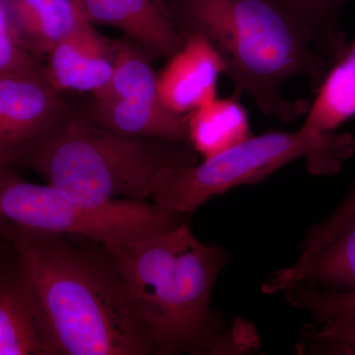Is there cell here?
Returning <instances> with one entry per match:
<instances>
[{"label":"cell","mask_w":355,"mask_h":355,"mask_svg":"<svg viewBox=\"0 0 355 355\" xmlns=\"http://www.w3.org/2000/svg\"><path fill=\"white\" fill-rule=\"evenodd\" d=\"M64 110L60 93L46 77L0 76V159L15 164Z\"/></svg>","instance_id":"ba28073f"},{"label":"cell","mask_w":355,"mask_h":355,"mask_svg":"<svg viewBox=\"0 0 355 355\" xmlns=\"http://www.w3.org/2000/svg\"><path fill=\"white\" fill-rule=\"evenodd\" d=\"M128 289L153 354H236L259 338L251 324L226 328L210 309L219 273L228 261L221 247L200 242L188 222L148 239L103 245Z\"/></svg>","instance_id":"7a4b0ae2"},{"label":"cell","mask_w":355,"mask_h":355,"mask_svg":"<svg viewBox=\"0 0 355 355\" xmlns=\"http://www.w3.org/2000/svg\"><path fill=\"white\" fill-rule=\"evenodd\" d=\"M116 44L85 23L46 55V80L60 93L101 90L113 76Z\"/></svg>","instance_id":"7c38bea8"},{"label":"cell","mask_w":355,"mask_h":355,"mask_svg":"<svg viewBox=\"0 0 355 355\" xmlns=\"http://www.w3.org/2000/svg\"><path fill=\"white\" fill-rule=\"evenodd\" d=\"M0 355H53L31 284L1 235Z\"/></svg>","instance_id":"9c48e42d"},{"label":"cell","mask_w":355,"mask_h":355,"mask_svg":"<svg viewBox=\"0 0 355 355\" xmlns=\"http://www.w3.org/2000/svg\"><path fill=\"white\" fill-rule=\"evenodd\" d=\"M183 36L198 33L225 64L236 92L251 98L263 114L292 121L310 103L286 99L282 87L309 79L313 92L331 69L308 35L270 0H163Z\"/></svg>","instance_id":"3957f363"},{"label":"cell","mask_w":355,"mask_h":355,"mask_svg":"<svg viewBox=\"0 0 355 355\" xmlns=\"http://www.w3.org/2000/svg\"><path fill=\"white\" fill-rule=\"evenodd\" d=\"M354 218L355 187L326 220L311 227L302 243L303 252L295 263L296 266L303 265L328 246Z\"/></svg>","instance_id":"ffe728a7"},{"label":"cell","mask_w":355,"mask_h":355,"mask_svg":"<svg viewBox=\"0 0 355 355\" xmlns=\"http://www.w3.org/2000/svg\"><path fill=\"white\" fill-rule=\"evenodd\" d=\"M29 74L46 77L44 65L21 46L7 15L3 0H0V76Z\"/></svg>","instance_id":"d6986e66"},{"label":"cell","mask_w":355,"mask_h":355,"mask_svg":"<svg viewBox=\"0 0 355 355\" xmlns=\"http://www.w3.org/2000/svg\"><path fill=\"white\" fill-rule=\"evenodd\" d=\"M184 216L147 200L87 207L51 184L24 181L11 168L0 180V219L35 232L77 236L102 245L139 241L177 227Z\"/></svg>","instance_id":"8992f818"},{"label":"cell","mask_w":355,"mask_h":355,"mask_svg":"<svg viewBox=\"0 0 355 355\" xmlns=\"http://www.w3.org/2000/svg\"><path fill=\"white\" fill-rule=\"evenodd\" d=\"M239 95L217 97L186 114L189 142L198 155L212 157L253 137Z\"/></svg>","instance_id":"9a60e30c"},{"label":"cell","mask_w":355,"mask_h":355,"mask_svg":"<svg viewBox=\"0 0 355 355\" xmlns=\"http://www.w3.org/2000/svg\"><path fill=\"white\" fill-rule=\"evenodd\" d=\"M354 151L355 139L349 132L319 137L301 128L294 132L253 135L202 163L161 172L150 198L163 209L187 216L209 198L235 187L258 183L297 159H305L312 174L331 176Z\"/></svg>","instance_id":"5b68a950"},{"label":"cell","mask_w":355,"mask_h":355,"mask_svg":"<svg viewBox=\"0 0 355 355\" xmlns=\"http://www.w3.org/2000/svg\"><path fill=\"white\" fill-rule=\"evenodd\" d=\"M222 74L225 64L220 55L205 37L191 33L157 73L159 94L170 111L186 116L217 98Z\"/></svg>","instance_id":"30bf717a"},{"label":"cell","mask_w":355,"mask_h":355,"mask_svg":"<svg viewBox=\"0 0 355 355\" xmlns=\"http://www.w3.org/2000/svg\"><path fill=\"white\" fill-rule=\"evenodd\" d=\"M10 168V166L7 165L6 163L2 160V159H0V180L2 179V177L4 176V174H6V173L8 171Z\"/></svg>","instance_id":"7402d4cb"},{"label":"cell","mask_w":355,"mask_h":355,"mask_svg":"<svg viewBox=\"0 0 355 355\" xmlns=\"http://www.w3.org/2000/svg\"><path fill=\"white\" fill-rule=\"evenodd\" d=\"M93 25L121 30L151 58H170L184 37L173 22L163 0H79Z\"/></svg>","instance_id":"8fae6325"},{"label":"cell","mask_w":355,"mask_h":355,"mask_svg":"<svg viewBox=\"0 0 355 355\" xmlns=\"http://www.w3.org/2000/svg\"><path fill=\"white\" fill-rule=\"evenodd\" d=\"M303 130L319 137L340 135L338 128L355 116V41L326 74L315 91Z\"/></svg>","instance_id":"2e32d148"},{"label":"cell","mask_w":355,"mask_h":355,"mask_svg":"<svg viewBox=\"0 0 355 355\" xmlns=\"http://www.w3.org/2000/svg\"><path fill=\"white\" fill-rule=\"evenodd\" d=\"M319 329L308 336L310 349L322 354H355V321L354 320H327Z\"/></svg>","instance_id":"44dd1931"},{"label":"cell","mask_w":355,"mask_h":355,"mask_svg":"<svg viewBox=\"0 0 355 355\" xmlns=\"http://www.w3.org/2000/svg\"><path fill=\"white\" fill-rule=\"evenodd\" d=\"M293 284L327 291L355 289V218L309 261L275 272L265 282L263 291H284Z\"/></svg>","instance_id":"5bb4252c"},{"label":"cell","mask_w":355,"mask_h":355,"mask_svg":"<svg viewBox=\"0 0 355 355\" xmlns=\"http://www.w3.org/2000/svg\"><path fill=\"white\" fill-rule=\"evenodd\" d=\"M198 163V154L187 144L125 137L87 114L64 110L15 164L39 173L70 200L99 207L119 198L146 202L161 172Z\"/></svg>","instance_id":"277c9868"},{"label":"cell","mask_w":355,"mask_h":355,"mask_svg":"<svg viewBox=\"0 0 355 355\" xmlns=\"http://www.w3.org/2000/svg\"><path fill=\"white\" fill-rule=\"evenodd\" d=\"M308 35L331 67L347 50L340 14L352 0H270Z\"/></svg>","instance_id":"e0dca14e"},{"label":"cell","mask_w":355,"mask_h":355,"mask_svg":"<svg viewBox=\"0 0 355 355\" xmlns=\"http://www.w3.org/2000/svg\"><path fill=\"white\" fill-rule=\"evenodd\" d=\"M284 291L292 306L307 310L318 324L336 318L355 321V289L327 291L293 284Z\"/></svg>","instance_id":"ac0fdd59"},{"label":"cell","mask_w":355,"mask_h":355,"mask_svg":"<svg viewBox=\"0 0 355 355\" xmlns=\"http://www.w3.org/2000/svg\"><path fill=\"white\" fill-rule=\"evenodd\" d=\"M153 58L132 42L118 41L111 80L93 93L88 114L112 132L133 139H156L190 146L186 116L161 100Z\"/></svg>","instance_id":"52a82bcc"},{"label":"cell","mask_w":355,"mask_h":355,"mask_svg":"<svg viewBox=\"0 0 355 355\" xmlns=\"http://www.w3.org/2000/svg\"><path fill=\"white\" fill-rule=\"evenodd\" d=\"M0 235L37 298L53 355H148L150 343L104 246L15 227Z\"/></svg>","instance_id":"6da1fadb"},{"label":"cell","mask_w":355,"mask_h":355,"mask_svg":"<svg viewBox=\"0 0 355 355\" xmlns=\"http://www.w3.org/2000/svg\"><path fill=\"white\" fill-rule=\"evenodd\" d=\"M21 46L36 58L89 22L79 0H3Z\"/></svg>","instance_id":"4fadbf2b"}]
</instances>
